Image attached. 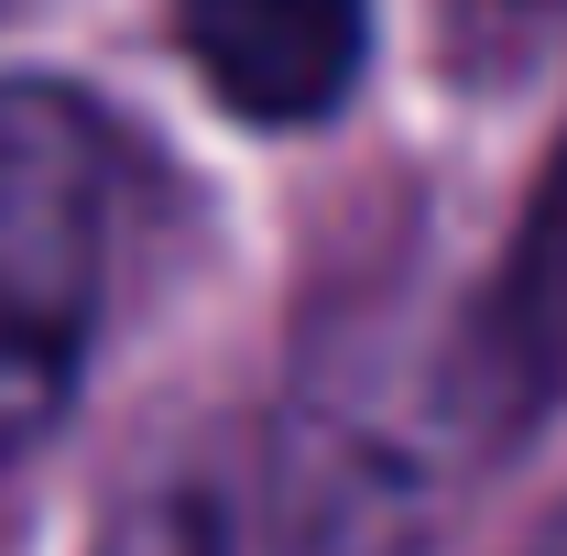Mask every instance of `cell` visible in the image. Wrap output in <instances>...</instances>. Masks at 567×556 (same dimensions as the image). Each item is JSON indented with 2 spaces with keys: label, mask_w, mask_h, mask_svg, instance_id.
Masks as SVG:
<instances>
[{
  "label": "cell",
  "mask_w": 567,
  "mask_h": 556,
  "mask_svg": "<svg viewBox=\"0 0 567 556\" xmlns=\"http://www.w3.org/2000/svg\"><path fill=\"white\" fill-rule=\"evenodd\" d=\"M121 251L110 121L55 76H0V481L66 425Z\"/></svg>",
  "instance_id": "6da1fadb"
},
{
  "label": "cell",
  "mask_w": 567,
  "mask_h": 556,
  "mask_svg": "<svg viewBox=\"0 0 567 556\" xmlns=\"http://www.w3.org/2000/svg\"><path fill=\"white\" fill-rule=\"evenodd\" d=\"M425 470L371 415L218 425L110 513L99 556H404Z\"/></svg>",
  "instance_id": "7a4b0ae2"
},
{
  "label": "cell",
  "mask_w": 567,
  "mask_h": 556,
  "mask_svg": "<svg viewBox=\"0 0 567 556\" xmlns=\"http://www.w3.org/2000/svg\"><path fill=\"white\" fill-rule=\"evenodd\" d=\"M186 55L240 121H328L360 87L371 0H186Z\"/></svg>",
  "instance_id": "3957f363"
},
{
  "label": "cell",
  "mask_w": 567,
  "mask_h": 556,
  "mask_svg": "<svg viewBox=\"0 0 567 556\" xmlns=\"http://www.w3.org/2000/svg\"><path fill=\"white\" fill-rule=\"evenodd\" d=\"M481 404H492V425L567 404V132L535 175V197H524L492 306H481Z\"/></svg>",
  "instance_id": "277c9868"
},
{
  "label": "cell",
  "mask_w": 567,
  "mask_h": 556,
  "mask_svg": "<svg viewBox=\"0 0 567 556\" xmlns=\"http://www.w3.org/2000/svg\"><path fill=\"white\" fill-rule=\"evenodd\" d=\"M524 556H567V491H557V513H546V524L524 535Z\"/></svg>",
  "instance_id": "5b68a950"
},
{
  "label": "cell",
  "mask_w": 567,
  "mask_h": 556,
  "mask_svg": "<svg viewBox=\"0 0 567 556\" xmlns=\"http://www.w3.org/2000/svg\"><path fill=\"white\" fill-rule=\"evenodd\" d=\"M524 11H557V0H524Z\"/></svg>",
  "instance_id": "8992f818"
},
{
  "label": "cell",
  "mask_w": 567,
  "mask_h": 556,
  "mask_svg": "<svg viewBox=\"0 0 567 556\" xmlns=\"http://www.w3.org/2000/svg\"><path fill=\"white\" fill-rule=\"evenodd\" d=\"M0 11H11V0H0Z\"/></svg>",
  "instance_id": "52a82bcc"
}]
</instances>
